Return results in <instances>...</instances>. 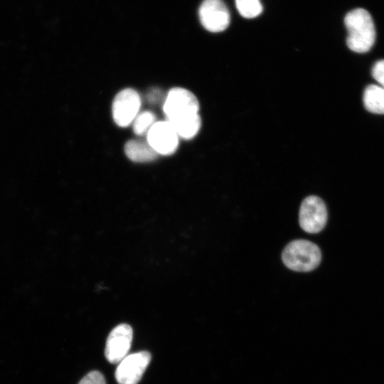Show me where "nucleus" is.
Wrapping results in <instances>:
<instances>
[{
	"instance_id": "1",
	"label": "nucleus",
	"mask_w": 384,
	"mask_h": 384,
	"mask_svg": "<svg viewBox=\"0 0 384 384\" xmlns=\"http://www.w3.org/2000/svg\"><path fill=\"white\" fill-rule=\"evenodd\" d=\"M348 31L346 43L356 53H366L375 41V28L370 14L364 9L349 11L344 18Z\"/></svg>"
},
{
	"instance_id": "2",
	"label": "nucleus",
	"mask_w": 384,
	"mask_h": 384,
	"mask_svg": "<svg viewBox=\"0 0 384 384\" xmlns=\"http://www.w3.org/2000/svg\"><path fill=\"white\" fill-rule=\"evenodd\" d=\"M282 260L284 265L292 270L309 272L320 264L321 253L316 244L306 240H296L284 247Z\"/></svg>"
},
{
	"instance_id": "3",
	"label": "nucleus",
	"mask_w": 384,
	"mask_h": 384,
	"mask_svg": "<svg viewBox=\"0 0 384 384\" xmlns=\"http://www.w3.org/2000/svg\"><path fill=\"white\" fill-rule=\"evenodd\" d=\"M199 108L196 97L182 87L170 90L163 105L166 121L169 122L198 114Z\"/></svg>"
},
{
	"instance_id": "4",
	"label": "nucleus",
	"mask_w": 384,
	"mask_h": 384,
	"mask_svg": "<svg viewBox=\"0 0 384 384\" xmlns=\"http://www.w3.org/2000/svg\"><path fill=\"white\" fill-rule=\"evenodd\" d=\"M327 217L326 206L320 198L310 196L304 199L299 209V222L305 232L317 233L322 230Z\"/></svg>"
},
{
	"instance_id": "5",
	"label": "nucleus",
	"mask_w": 384,
	"mask_h": 384,
	"mask_svg": "<svg viewBox=\"0 0 384 384\" xmlns=\"http://www.w3.org/2000/svg\"><path fill=\"white\" fill-rule=\"evenodd\" d=\"M141 98L138 92L132 88L121 90L115 96L112 107V117L114 122L121 127L132 124L139 114Z\"/></svg>"
},
{
	"instance_id": "6",
	"label": "nucleus",
	"mask_w": 384,
	"mask_h": 384,
	"mask_svg": "<svg viewBox=\"0 0 384 384\" xmlns=\"http://www.w3.org/2000/svg\"><path fill=\"white\" fill-rule=\"evenodd\" d=\"M151 359L149 351H142L127 355L116 368L114 377L119 384H137Z\"/></svg>"
},
{
	"instance_id": "7",
	"label": "nucleus",
	"mask_w": 384,
	"mask_h": 384,
	"mask_svg": "<svg viewBox=\"0 0 384 384\" xmlns=\"http://www.w3.org/2000/svg\"><path fill=\"white\" fill-rule=\"evenodd\" d=\"M133 338L132 328L127 324L115 326L107 336L105 355L113 364L119 363L127 356Z\"/></svg>"
},
{
	"instance_id": "8",
	"label": "nucleus",
	"mask_w": 384,
	"mask_h": 384,
	"mask_svg": "<svg viewBox=\"0 0 384 384\" xmlns=\"http://www.w3.org/2000/svg\"><path fill=\"white\" fill-rule=\"evenodd\" d=\"M146 139L158 154L171 155L178 145V135L166 120L156 122L147 132Z\"/></svg>"
},
{
	"instance_id": "9",
	"label": "nucleus",
	"mask_w": 384,
	"mask_h": 384,
	"mask_svg": "<svg viewBox=\"0 0 384 384\" xmlns=\"http://www.w3.org/2000/svg\"><path fill=\"white\" fill-rule=\"evenodd\" d=\"M198 14L201 24L208 31L220 32L229 26L230 14L222 0H204Z\"/></svg>"
},
{
	"instance_id": "10",
	"label": "nucleus",
	"mask_w": 384,
	"mask_h": 384,
	"mask_svg": "<svg viewBox=\"0 0 384 384\" xmlns=\"http://www.w3.org/2000/svg\"><path fill=\"white\" fill-rule=\"evenodd\" d=\"M127 156L135 162H148L156 159L158 154L147 141L132 139L124 146Z\"/></svg>"
},
{
	"instance_id": "11",
	"label": "nucleus",
	"mask_w": 384,
	"mask_h": 384,
	"mask_svg": "<svg viewBox=\"0 0 384 384\" xmlns=\"http://www.w3.org/2000/svg\"><path fill=\"white\" fill-rule=\"evenodd\" d=\"M363 103L368 111L384 114V88L378 85L368 86L364 91Z\"/></svg>"
},
{
	"instance_id": "12",
	"label": "nucleus",
	"mask_w": 384,
	"mask_h": 384,
	"mask_svg": "<svg viewBox=\"0 0 384 384\" xmlns=\"http://www.w3.org/2000/svg\"><path fill=\"white\" fill-rule=\"evenodd\" d=\"M156 122V115L151 111L139 113L133 121L134 132L139 136L146 134Z\"/></svg>"
},
{
	"instance_id": "13",
	"label": "nucleus",
	"mask_w": 384,
	"mask_h": 384,
	"mask_svg": "<svg viewBox=\"0 0 384 384\" xmlns=\"http://www.w3.org/2000/svg\"><path fill=\"white\" fill-rule=\"evenodd\" d=\"M235 4L240 15L246 18H255L262 11L260 0H235Z\"/></svg>"
},
{
	"instance_id": "14",
	"label": "nucleus",
	"mask_w": 384,
	"mask_h": 384,
	"mask_svg": "<svg viewBox=\"0 0 384 384\" xmlns=\"http://www.w3.org/2000/svg\"><path fill=\"white\" fill-rule=\"evenodd\" d=\"M78 384H107L102 373L93 370L84 376Z\"/></svg>"
},
{
	"instance_id": "15",
	"label": "nucleus",
	"mask_w": 384,
	"mask_h": 384,
	"mask_svg": "<svg viewBox=\"0 0 384 384\" xmlns=\"http://www.w3.org/2000/svg\"><path fill=\"white\" fill-rule=\"evenodd\" d=\"M372 75L378 85L384 88V60L375 63L372 69Z\"/></svg>"
}]
</instances>
